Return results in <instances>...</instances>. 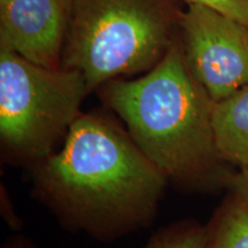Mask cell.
<instances>
[{
    "instance_id": "1",
    "label": "cell",
    "mask_w": 248,
    "mask_h": 248,
    "mask_svg": "<svg viewBox=\"0 0 248 248\" xmlns=\"http://www.w3.org/2000/svg\"><path fill=\"white\" fill-rule=\"evenodd\" d=\"M33 194L71 232L110 243L153 223L169 181L128 130L82 113L61 147L31 167Z\"/></svg>"
},
{
    "instance_id": "2",
    "label": "cell",
    "mask_w": 248,
    "mask_h": 248,
    "mask_svg": "<svg viewBox=\"0 0 248 248\" xmlns=\"http://www.w3.org/2000/svg\"><path fill=\"white\" fill-rule=\"evenodd\" d=\"M97 91L169 183L185 191L230 187L237 170L217 151L215 102L192 74L179 37L142 76L110 80Z\"/></svg>"
},
{
    "instance_id": "3",
    "label": "cell",
    "mask_w": 248,
    "mask_h": 248,
    "mask_svg": "<svg viewBox=\"0 0 248 248\" xmlns=\"http://www.w3.org/2000/svg\"><path fill=\"white\" fill-rule=\"evenodd\" d=\"M173 0H74L61 67L79 71L90 91L147 73L178 38Z\"/></svg>"
},
{
    "instance_id": "4",
    "label": "cell",
    "mask_w": 248,
    "mask_h": 248,
    "mask_svg": "<svg viewBox=\"0 0 248 248\" xmlns=\"http://www.w3.org/2000/svg\"><path fill=\"white\" fill-rule=\"evenodd\" d=\"M91 92L79 71L32 63L0 47V144L6 159L32 167L57 151Z\"/></svg>"
},
{
    "instance_id": "5",
    "label": "cell",
    "mask_w": 248,
    "mask_h": 248,
    "mask_svg": "<svg viewBox=\"0 0 248 248\" xmlns=\"http://www.w3.org/2000/svg\"><path fill=\"white\" fill-rule=\"evenodd\" d=\"M179 40L188 67L214 102L248 83V27L200 4L182 13Z\"/></svg>"
},
{
    "instance_id": "6",
    "label": "cell",
    "mask_w": 248,
    "mask_h": 248,
    "mask_svg": "<svg viewBox=\"0 0 248 248\" xmlns=\"http://www.w3.org/2000/svg\"><path fill=\"white\" fill-rule=\"evenodd\" d=\"M74 0H0V47L61 68Z\"/></svg>"
},
{
    "instance_id": "7",
    "label": "cell",
    "mask_w": 248,
    "mask_h": 248,
    "mask_svg": "<svg viewBox=\"0 0 248 248\" xmlns=\"http://www.w3.org/2000/svg\"><path fill=\"white\" fill-rule=\"evenodd\" d=\"M213 129L222 159L241 168L248 161V83L214 104Z\"/></svg>"
},
{
    "instance_id": "8",
    "label": "cell",
    "mask_w": 248,
    "mask_h": 248,
    "mask_svg": "<svg viewBox=\"0 0 248 248\" xmlns=\"http://www.w3.org/2000/svg\"><path fill=\"white\" fill-rule=\"evenodd\" d=\"M207 225L204 248H248V202L229 192Z\"/></svg>"
},
{
    "instance_id": "9",
    "label": "cell",
    "mask_w": 248,
    "mask_h": 248,
    "mask_svg": "<svg viewBox=\"0 0 248 248\" xmlns=\"http://www.w3.org/2000/svg\"><path fill=\"white\" fill-rule=\"evenodd\" d=\"M206 241L207 225L185 218L159 229L144 248H204Z\"/></svg>"
},
{
    "instance_id": "10",
    "label": "cell",
    "mask_w": 248,
    "mask_h": 248,
    "mask_svg": "<svg viewBox=\"0 0 248 248\" xmlns=\"http://www.w3.org/2000/svg\"><path fill=\"white\" fill-rule=\"evenodd\" d=\"M186 4H200L221 12L248 27V0H183Z\"/></svg>"
},
{
    "instance_id": "11",
    "label": "cell",
    "mask_w": 248,
    "mask_h": 248,
    "mask_svg": "<svg viewBox=\"0 0 248 248\" xmlns=\"http://www.w3.org/2000/svg\"><path fill=\"white\" fill-rule=\"evenodd\" d=\"M229 188L232 193L248 202V161L241 168L237 169Z\"/></svg>"
},
{
    "instance_id": "12",
    "label": "cell",
    "mask_w": 248,
    "mask_h": 248,
    "mask_svg": "<svg viewBox=\"0 0 248 248\" xmlns=\"http://www.w3.org/2000/svg\"><path fill=\"white\" fill-rule=\"evenodd\" d=\"M2 248H36L30 241L21 237H15L9 239Z\"/></svg>"
}]
</instances>
